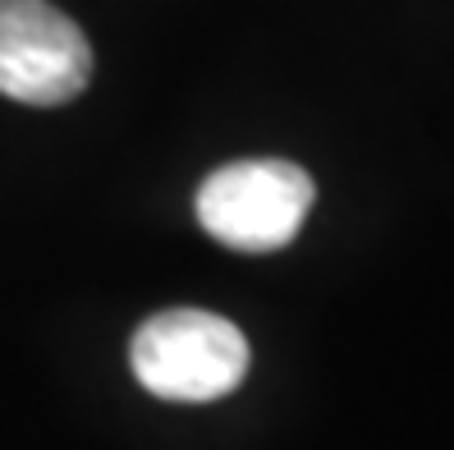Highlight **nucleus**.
<instances>
[{"label": "nucleus", "instance_id": "obj_1", "mask_svg": "<svg viewBox=\"0 0 454 450\" xmlns=\"http://www.w3.org/2000/svg\"><path fill=\"white\" fill-rule=\"evenodd\" d=\"M133 377L161 400H221L248 373V340L234 322L202 308L156 312L133 336Z\"/></svg>", "mask_w": 454, "mask_h": 450}, {"label": "nucleus", "instance_id": "obj_2", "mask_svg": "<svg viewBox=\"0 0 454 450\" xmlns=\"http://www.w3.org/2000/svg\"><path fill=\"white\" fill-rule=\"evenodd\" d=\"M312 175L294 162H234L202 179L198 221L216 244L239 253H271L285 249L303 230L312 211Z\"/></svg>", "mask_w": 454, "mask_h": 450}, {"label": "nucleus", "instance_id": "obj_3", "mask_svg": "<svg viewBox=\"0 0 454 450\" xmlns=\"http://www.w3.org/2000/svg\"><path fill=\"white\" fill-rule=\"evenodd\" d=\"M83 28L51 0H0V92L28 106H65L88 88Z\"/></svg>", "mask_w": 454, "mask_h": 450}]
</instances>
